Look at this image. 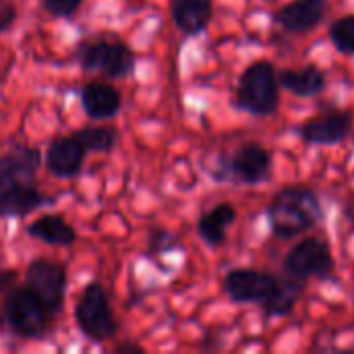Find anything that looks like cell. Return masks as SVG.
<instances>
[{"instance_id": "5b68a950", "label": "cell", "mask_w": 354, "mask_h": 354, "mask_svg": "<svg viewBox=\"0 0 354 354\" xmlns=\"http://www.w3.org/2000/svg\"><path fill=\"white\" fill-rule=\"evenodd\" d=\"M332 268H334V259L330 255V249L315 239H307L299 243L286 255V261H284V270L292 278H299V280L328 276Z\"/></svg>"}, {"instance_id": "484cf974", "label": "cell", "mask_w": 354, "mask_h": 354, "mask_svg": "<svg viewBox=\"0 0 354 354\" xmlns=\"http://www.w3.org/2000/svg\"><path fill=\"white\" fill-rule=\"evenodd\" d=\"M10 280V274H4V272H0V286L4 284V282H8Z\"/></svg>"}, {"instance_id": "9a60e30c", "label": "cell", "mask_w": 354, "mask_h": 354, "mask_svg": "<svg viewBox=\"0 0 354 354\" xmlns=\"http://www.w3.org/2000/svg\"><path fill=\"white\" fill-rule=\"evenodd\" d=\"M44 203V197L37 193L33 183L15 185L0 193V214L10 218H21L33 212Z\"/></svg>"}, {"instance_id": "30bf717a", "label": "cell", "mask_w": 354, "mask_h": 354, "mask_svg": "<svg viewBox=\"0 0 354 354\" xmlns=\"http://www.w3.org/2000/svg\"><path fill=\"white\" fill-rule=\"evenodd\" d=\"M83 158H85V149L75 137H58L48 147L46 164L54 176L66 178V176H75L81 170Z\"/></svg>"}, {"instance_id": "7402d4cb", "label": "cell", "mask_w": 354, "mask_h": 354, "mask_svg": "<svg viewBox=\"0 0 354 354\" xmlns=\"http://www.w3.org/2000/svg\"><path fill=\"white\" fill-rule=\"evenodd\" d=\"M332 41L334 46L344 52V54H353L354 52V15L351 17H342L332 25Z\"/></svg>"}, {"instance_id": "603a6c76", "label": "cell", "mask_w": 354, "mask_h": 354, "mask_svg": "<svg viewBox=\"0 0 354 354\" xmlns=\"http://www.w3.org/2000/svg\"><path fill=\"white\" fill-rule=\"evenodd\" d=\"M83 0H46V8L56 17H68L73 15Z\"/></svg>"}, {"instance_id": "cb8c5ba5", "label": "cell", "mask_w": 354, "mask_h": 354, "mask_svg": "<svg viewBox=\"0 0 354 354\" xmlns=\"http://www.w3.org/2000/svg\"><path fill=\"white\" fill-rule=\"evenodd\" d=\"M15 6L10 4V2H4V0H0V31H4L10 23H12V19H15Z\"/></svg>"}, {"instance_id": "e0dca14e", "label": "cell", "mask_w": 354, "mask_h": 354, "mask_svg": "<svg viewBox=\"0 0 354 354\" xmlns=\"http://www.w3.org/2000/svg\"><path fill=\"white\" fill-rule=\"evenodd\" d=\"M236 212L232 209V205L222 203L218 207H214L212 212H207L205 216H201L199 220V234L207 245H222L226 241V230L228 226L234 222Z\"/></svg>"}, {"instance_id": "9c48e42d", "label": "cell", "mask_w": 354, "mask_h": 354, "mask_svg": "<svg viewBox=\"0 0 354 354\" xmlns=\"http://www.w3.org/2000/svg\"><path fill=\"white\" fill-rule=\"evenodd\" d=\"M39 153L31 147H17L0 158V193L23 183H33Z\"/></svg>"}, {"instance_id": "277c9868", "label": "cell", "mask_w": 354, "mask_h": 354, "mask_svg": "<svg viewBox=\"0 0 354 354\" xmlns=\"http://www.w3.org/2000/svg\"><path fill=\"white\" fill-rule=\"evenodd\" d=\"M4 315L8 326L25 338H37L48 326V309L29 288H15L8 292Z\"/></svg>"}, {"instance_id": "ffe728a7", "label": "cell", "mask_w": 354, "mask_h": 354, "mask_svg": "<svg viewBox=\"0 0 354 354\" xmlns=\"http://www.w3.org/2000/svg\"><path fill=\"white\" fill-rule=\"evenodd\" d=\"M85 151H110L114 147L116 135L112 129H104V127H91V129H83L77 131L73 135Z\"/></svg>"}, {"instance_id": "ac0fdd59", "label": "cell", "mask_w": 354, "mask_h": 354, "mask_svg": "<svg viewBox=\"0 0 354 354\" xmlns=\"http://www.w3.org/2000/svg\"><path fill=\"white\" fill-rule=\"evenodd\" d=\"M27 230L31 236L50 245H71L77 239L75 230L60 216H41Z\"/></svg>"}, {"instance_id": "d6986e66", "label": "cell", "mask_w": 354, "mask_h": 354, "mask_svg": "<svg viewBox=\"0 0 354 354\" xmlns=\"http://www.w3.org/2000/svg\"><path fill=\"white\" fill-rule=\"evenodd\" d=\"M282 85L290 89L295 95H315L324 89L326 77L317 66H307L301 71H284L282 73Z\"/></svg>"}, {"instance_id": "5bb4252c", "label": "cell", "mask_w": 354, "mask_h": 354, "mask_svg": "<svg viewBox=\"0 0 354 354\" xmlns=\"http://www.w3.org/2000/svg\"><path fill=\"white\" fill-rule=\"evenodd\" d=\"M83 108L91 118H110L120 110V95L106 83H89L81 93Z\"/></svg>"}, {"instance_id": "d4e9b609", "label": "cell", "mask_w": 354, "mask_h": 354, "mask_svg": "<svg viewBox=\"0 0 354 354\" xmlns=\"http://www.w3.org/2000/svg\"><path fill=\"white\" fill-rule=\"evenodd\" d=\"M116 351H118V353H141V348L135 346V344H122V346H118Z\"/></svg>"}, {"instance_id": "8fae6325", "label": "cell", "mask_w": 354, "mask_h": 354, "mask_svg": "<svg viewBox=\"0 0 354 354\" xmlns=\"http://www.w3.org/2000/svg\"><path fill=\"white\" fill-rule=\"evenodd\" d=\"M348 131H351V116L346 112H334V114H326V116L309 120L303 127V137L309 143L332 145V143L342 141Z\"/></svg>"}, {"instance_id": "7c38bea8", "label": "cell", "mask_w": 354, "mask_h": 354, "mask_svg": "<svg viewBox=\"0 0 354 354\" xmlns=\"http://www.w3.org/2000/svg\"><path fill=\"white\" fill-rule=\"evenodd\" d=\"M326 12V0H295L278 10V23L288 31L313 29Z\"/></svg>"}, {"instance_id": "7a4b0ae2", "label": "cell", "mask_w": 354, "mask_h": 354, "mask_svg": "<svg viewBox=\"0 0 354 354\" xmlns=\"http://www.w3.org/2000/svg\"><path fill=\"white\" fill-rule=\"evenodd\" d=\"M239 104L253 114H272L278 106V83L270 62L251 64L239 83Z\"/></svg>"}, {"instance_id": "52a82bcc", "label": "cell", "mask_w": 354, "mask_h": 354, "mask_svg": "<svg viewBox=\"0 0 354 354\" xmlns=\"http://www.w3.org/2000/svg\"><path fill=\"white\" fill-rule=\"evenodd\" d=\"M81 62L85 68L100 71L108 77H127L135 66V56L124 44L95 41L81 50Z\"/></svg>"}, {"instance_id": "4fadbf2b", "label": "cell", "mask_w": 354, "mask_h": 354, "mask_svg": "<svg viewBox=\"0 0 354 354\" xmlns=\"http://www.w3.org/2000/svg\"><path fill=\"white\" fill-rule=\"evenodd\" d=\"M272 160L270 153L261 147V145H245L236 151L234 160H232V172L249 185L261 183L268 172H270Z\"/></svg>"}, {"instance_id": "44dd1931", "label": "cell", "mask_w": 354, "mask_h": 354, "mask_svg": "<svg viewBox=\"0 0 354 354\" xmlns=\"http://www.w3.org/2000/svg\"><path fill=\"white\" fill-rule=\"evenodd\" d=\"M299 297V286L290 284V282H278L276 292L272 295V299L266 303V311L270 315H284L292 309L295 301Z\"/></svg>"}, {"instance_id": "8992f818", "label": "cell", "mask_w": 354, "mask_h": 354, "mask_svg": "<svg viewBox=\"0 0 354 354\" xmlns=\"http://www.w3.org/2000/svg\"><path fill=\"white\" fill-rule=\"evenodd\" d=\"M66 276L60 266L50 261H33L27 270V288L39 299L48 313H56L64 301Z\"/></svg>"}, {"instance_id": "6da1fadb", "label": "cell", "mask_w": 354, "mask_h": 354, "mask_svg": "<svg viewBox=\"0 0 354 354\" xmlns=\"http://www.w3.org/2000/svg\"><path fill=\"white\" fill-rule=\"evenodd\" d=\"M319 218H322L319 201L315 193L305 187L282 189L270 205L272 230L282 239H290L305 232L307 228L315 226Z\"/></svg>"}, {"instance_id": "3957f363", "label": "cell", "mask_w": 354, "mask_h": 354, "mask_svg": "<svg viewBox=\"0 0 354 354\" xmlns=\"http://www.w3.org/2000/svg\"><path fill=\"white\" fill-rule=\"evenodd\" d=\"M79 330L91 340H108L116 334V319L110 311L108 297L100 284H89L75 309Z\"/></svg>"}, {"instance_id": "2e32d148", "label": "cell", "mask_w": 354, "mask_h": 354, "mask_svg": "<svg viewBox=\"0 0 354 354\" xmlns=\"http://www.w3.org/2000/svg\"><path fill=\"white\" fill-rule=\"evenodd\" d=\"M172 17L185 33H199L212 19V0H172Z\"/></svg>"}, {"instance_id": "ba28073f", "label": "cell", "mask_w": 354, "mask_h": 354, "mask_svg": "<svg viewBox=\"0 0 354 354\" xmlns=\"http://www.w3.org/2000/svg\"><path fill=\"white\" fill-rule=\"evenodd\" d=\"M278 282L274 276L255 272V270H232L226 280V292L230 295L232 301L236 303H268L272 295L278 288Z\"/></svg>"}]
</instances>
